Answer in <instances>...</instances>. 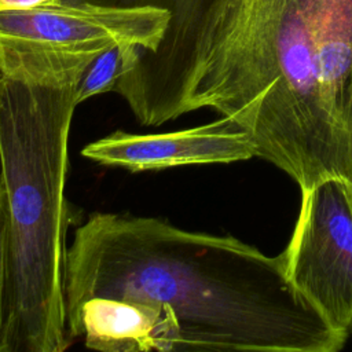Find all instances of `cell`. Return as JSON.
I'll return each mask as SVG.
<instances>
[{
	"label": "cell",
	"mask_w": 352,
	"mask_h": 352,
	"mask_svg": "<svg viewBox=\"0 0 352 352\" xmlns=\"http://www.w3.org/2000/svg\"><path fill=\"white\" fill-rule=\"evenodd\" d=\"M316 8L318 0H216L176 51L114 92L143 126L216 110L300 188L327 177L352 183V136L319 81Z\"/></svg>",
	"instance_id": "obj_1"
},
{
	"label": "cell",
	"mask_w": 352,
	"mask_h": 352,
	"mask_svg": "<svg viewBox=\"0 0 352 352\" xmlns=\"http://www.w3.org/2000/svg\"><path fill=\"white\" fill-rule=\"evenodd\" d=\"M94 297L166 305L182 351L336 352L346 340L293 286L282 253L268 257L234 236L160 217L94 212L76 228L66 323Z\"/></svg>",
	"instance_id": "obj_2"
},
{
	"label": "cell",
	"mask_w": 352,
	"mask_h": 352,
	"mask_svg": "<svg viewBox=\"0 0 352 352\" xmlns=\"http://www.w3.org/2000/svg\"><path fill=\"white\" fill-rule=\"evenodd\" d=\"M91 62L0 65V179L12 257L8 352L67 348L65 197L78 82Z\"/></svg>",
	"instance_id": "obj_3"
},
{
	"label": "cell",
	"mask_w": 352,
	"mask_h": 352,
	"mask_svg": "<svg viewBox=\"0 0 352 352\" xmlns=\"http://www.w3.org/2000/svg\"><path fill=\"white\" fill-rule=\"evenodd\" d=\"M172 14L162 7L52 1L32 10H0V62L94 60L122 44L154 52Z\"/></svg>",
	"instance_id": "obj_4"
},
{
	"label": "cell",
	"mask_w": 352,
	"mask_h": 352,
	"mask_svg": "<svg viewBox=\"0 0 352 352\" xmlns=\"http://www.w3.org/2000/svg\"><path fill=\"white\" fill-rule=\"evenodd\" d=\"M342 177L301 188V208L282 252L293 286L338 333H352V195Z\"/></svg>",
	"instance_id": "obj_5"
},
{
	"label": "cell",
	"mask_w": 352,
	"mask_h": 352,
	"mask_svg": "<svg viewBox=\"0 0 352 352\" xmlns=\"http://www.w3.org/2000/svg\"><path fill=\"white\" fill-rule=\"evenodd\" d=\"M81 155L100 165L143 172L242 161L256 157V147L235 121L221 117L173 132L114 131L88 143Z\"/></svg>",
	"instance_id": "obj_6"
},
{
	"label": "cell",
	"mask_w": 352,
	"mask_h": 352,
	"mask_svg": "<svg viewBox=\"0 0 352 352\" xmlns=\"http://www.w3.org/2000/svg\"><path fill=\"white\" fill-rule=\"evenodd\" d=\"M67 337L102 352H182L176 314L153 301L89 298L67 318Z\"/></svg>",
	"instance_id": "obj_7"
},
{
	"label": "cell",
	"mask_w": 352,
	"mask_h": 352,
	"mask_svg": "<svg viewBox=\"0 0 352 352\" xmlns=\"http://www.w3.org/2000/svg\"><path fill=\"white\" fill-rule=\"evenodd\" d=\"M314 41L324 99L352 136V0H318Z\"/></svg>",
	"instance_id": "obj_8"
},
{
	"label": "cell",
	"mask_w": 352,
	"mask_h": 352,
	"mask_svg": "<svg viewBox=\"0 0 352 352\" xmlns=\"http://www.w3.org/2000/svg\"><path fill=\"white\" fill-rule=\"evenodd\" d=\"M126 47L122 44L113 45L88 65L77 87V104L92 96L114 91L118 80L126 72Z\"/></svg>",
	"instance_id": "obj_9"
},
{
	"label": "cell",
	"mask_w": 352,
	"mask_h": 352,
	"mask_svg": "<svg viewBox=\"0 0 352 352\" xmlns=\"http://www.w3.org/2000/svg\"><path fill=\"white\" fill-rule=\"evenodd\" d=\"M12 323V257L10 213L0 179V352H8Z\"/></svg>",
	"instance_id": "obj_10"
},
{
	"label": "cell",
	"mask_w": 352,
	"mask_h": 352,
	"mask_svg": "<svg viewBox=\"0 0 352 352\" xmlns=\"http://www.w3.org/2000/svg\"><path fill=\"white\" fill-rule=\"evenodd\" d=\"M62 1H66V3L88 1V3H95V4L116 6V7H144V6H151V7H162V8L169 10L176 0H62Z\"/></svg>",
	"instance_id": "obj_11"
},
{
	"label": "cell",
	"mask_w": 352,
	"mask_h": 352,
	"mask_svg": "<svg viewBox=\"0 0 352 352\" xmlns=\"http://www.w3.org/2000/svg\"><path fill=\"white\" fill-rule=\"evenodd\" d=\"M56 0H0V10H32Z\"/></svg>",
	"instance_id": "obj_12"
},
{
	"label": "cell",
	"mask_w": 352,
	"mask_h": 352,
	"mask_svg": "<svg viewBox=\"0 0 352 352\" xmlns=\"http://www.w3.org/2000/svg\"><path fill=\"white\" fill-rule=\"evenodd\" d=\"M351 195H352V184H351Z\"/></svg>",
	"instance_id": "obj_13"
}]
</instances>
